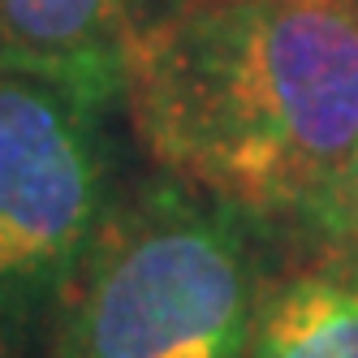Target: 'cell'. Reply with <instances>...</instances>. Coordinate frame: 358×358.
I'll return each mask as SVG.
<instances>
[{
  "mask_svg": "<svg viewBox=\"0 0 358 358\" xmlns=\"http://www.w3.org/2000/svg\"><path fill=\"white\" fill-rule=\"evenodd\" d=\"M147 156L250 220H306L358 147V0H194L125 78Z\"/></svg>",
  "mask_w": 358,
  "mask_h": 358,
  "instance_id": "obj_1",
  "label": "cell"
},
{
  "mask_svg": "<svg viewBox=\"0 0 358 358\" xmlns=\"http://www.w3.org/2000/svg\"><path fill=\"white\" fill-rule=\"evenodd\" d=\"M246 220L164 169L121 190L48 320V358H246L264 285Z\"/></svg>",
  "mask_w": 358,
  "mask_h": 358,
  "instance_id": "obj_2",
  "label": "cell"
},
{
  "mask_svg": "<svg viewBox=\"0 0 358 358\" xmlns=\"http://www.w3.org/2000/svg\"><path fill=\"white\" fill-rule=\"evenodd\" d=\"M113 104L0 69V354L48 332L117 186Z\"/></svg>",
  "mask_w": 358,
  "mask_h": 358,
  "instance_id": "obj_3",
  "label": "cell"
},
{
  "mask_svg": "<svg viewBox=\"0 0 358 358\" xmlns=\"http://www.w3.org/2000/svg\"><path fill=\"white\" fill-rule=\"evenodd\" d=\"M194 0H0V69L125 104L138 48Z\"/></svg>",
  "mask_w": 358,
  "mask_h": 358,
  "instance_id": "obj_4",
  "label": "cell"
},
{
  "mask_svg": "<svg viewBox=\"0 0 358 358\" xmlns=\"http://www.w3.org/2000/svg\"><path fill=\"white\" fill-rule=\"evenodd\" d=\"M246 358H358V276L320 259L259 285Z\"/></svg>",
  "mask_w": 358,
  "mask_h": 358,
  "instance_id": "obj_5",
  "label": "cell"
},
{
  "mask_svg": "<svg viewBox=\"0 0 358 358\" xmlns=\"http://www.w3.org/2000/svg\"><path fill=\"white\" fill-rule=\"evenodd\" d=\"M311 229V238L320 242V259L358 276V147L341 177L332 182V190L320 199V208L302 220Z\"/></svg>",
  "mask_w": 358,
  "mask_h": 358,
  "instance_id": "obj_6",
  "label": "cell"
}]
</instances>
